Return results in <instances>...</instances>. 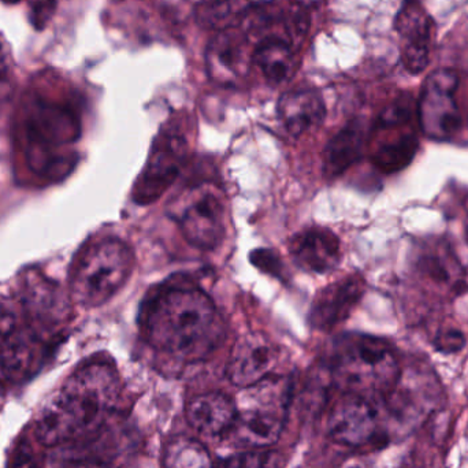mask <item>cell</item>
Masks as SVG:
<instances>
[{"label":"cell","instance_id":"cell-7","mask_svg":"<svg viewBox=\"0 0 468 468\" xmlns=\"http://www.w3.org/2000/svg\"><path fill=\"white\" fill-rule=\"evenodd\" d=\"M459 76L452 69H440L426 79L418 103V118L426 136L447 140L461 128L456 103Z\"/></svg>","mask_w":468,"mask_h":468},{"label":"cell","instance_id":"cell-17","mask_svg":"<svg viewBox=\"0 0 468 468\" xmlns=\"http://www.w3.org/2000/svg\"><path fill=\"white\" fill-rule=\"evenodd\" d=\"M277 110L281 122L294 137L315 131L326 117L324 99L314 90H294L283 93Z\"/></svg>","mask_w":468,"mask_h":468},{"label":"cell","instance_id":"cell-23","mask_svg":"<svg viewBox=\"0 0 468 468\" xmlns=\"http://www.w3.org/2000/svg\"><path fill=\"white\" fill-rule=\"evenodd\" d=\"M164 468H214L205 445L189 437H178L169 442L162 459Z\"/></svg>","mask_w":468,"mask_h":468},{"label":"cell","instance_id":"cell-14","mask_svg":"<svg viewBox=\"0 0 468 468\" xmlns=\"http://www.w3.org/2000/svg\"><path fill=\"white\" fill-rule=\"evenodd\" d=\"M289 253L300 269L324 274L332 271L340 263V239L329 229L311 228L292 237Z\"/></svg>","mask_w":468,"mask_h":468},{"label":"cell","instance_id":"cell-22","mask_svg":"<svg viewBox=\"0 0 468 468\" xmlns=\"http://www.w3.org/2000/svg\"><path fill=\"white\" fill-rule=\"evenodd\" d=\"M248 8V0H210L200 5L197 19L208 29L225 32L239 21H245Z\"/></svg>","mask_w":468,"mask_h":468},{"label":"cell","instance_id":"cell-13","mask_svg":"<svg viewBox=\"0 0 468 468\" xmlns=\"http://www.w3.org/2000/svg\"><path fill=\"white\" fill-rule=\"evenodd\" d=\"M366 282L360 275H349L319 292L310 310L311 326L330 332L351 315L362 300Z\"/></svg>","mask_w":468,"mask_h":468},{"label":"cell","instance_id":"cell-18","mask_svg":"<svg viewBox=\"0 0 468 468\" xmlns=\"http://www.w3.org/2000/svg\"><path fill=\"white\" fill-rule=\"evenodd\" d=\"M208 73L221 84H234L247 74L248 60L239 38L229 30L219 32L206 52Z\"/></svg>","mask_w":468,"mask_h":468},{"label":"cell","instance_id":"cell-19","mask_svg":"<svg viewBox=\"0 0 468 468\" xmlns=\"http://www.w3.org/2000/svg\"><path fill=\"white\" fill-rule=\"evenodd\" d=\"M253 60L271 84H282L293 77L296 55L289 41L280 36H266L256 47Z\"/></svg>","mask_w":468,"mask_h":468},{"label":"cell","instance_id":"cell-25","mask_svg":"<svg viewBox=\"0 0 468 468\" xmlns=\"http://www.w3.org/2000/svg\"><path fill=\"white\" fill-rule=\"evenodd\" d=\"M282 456L275 451L250 450L236 453L224 462L221 468H281Z\"/></svg>","mask_w":468,"mask_h":468},{"label":"cell","instance_id":"cell-10","mask_svg":"<svg viewBox=\"0 0 468 468\" xmlns=\"http://www.w3.org/2000/svg\"><path fill=\"white\" fill-rule=\"evenodd\" d=\"M401 38V58L407 71L420 74L428 68L434 22L418 0H407L395 22Z\"/></svg>","mask_w":468,"mask_h":468},{"label":"cell","instance_id":"cell-28","mask_svg":"<svg viewBox=\"0 0 468 468\" xmlns=\"http://www.w3.org/2000/svg\"><path fill=\"white\" fill-rule=\"evenodd\" d=\"M11 68V52L7 41L0 36V76L7 73Z\"/></svg>","mask_w":468,"mask_h":468},{"label":"cell","instance_id":"cell-21","mask_svg":"<svg viewBox=\"0 0 468 468\" xmlns=\"http://www.w3.org/2000/svg\"><path fill=\"white\" fill-rule=\"evenodd\" d=\"M417 150V136L412 132H407L382 142L374 151L373 162L382 172H398L412 161Z\"/></svg>","mask_w":468,"mask_h":468},{"label":"cell","instance_id":"cell-24","mask_svg":"<svg viewBox=\"0 0 468 468\" xmlns=\"http://www.w3.org/2000/svg\"><path fill=\"white\" fill-rule=\"evenodd\" d=\"M420 270L431 280L440 283H453V289L458 291L462 286V277L459 274L461 264L450 250H439L423 256L420 264Z\"/></svg>","mask_w":468,"mask_h":468},{"label":"cell","instance_id":"cell-3","mask_svg":"<svg viewBox=\"0 0 468 468\" xmlns=\"http://www.w3.org/2000/svg\"><path fill=\"white\" fill-rule=\"evenodd\" d=\"M330 373L338 389L373 400L393 392L400 365L387 341L366 335L338 338L330 355Z\"/></svg>","mask_w":468,"mask_h":468},{"label":"cell","instance_id":"cell-26","mask_svg":"<svg viewBox=\"0 0 468 468\" xmlns=\"http://www.w3.org/2000/svg\"><path fill=\"white\" fill-rule=\"evenodd\" d=\"M464 344H466V338H464L463 333L456 329L442 330L437 335L436 341H434L437 351L442 352V354H455L463 348Z\"/></svg>","mask_w":468,"mask_h":468},{"label":"cell","instance_id":"cell-8","mask_svg":"<svg viewBox=\"0 0 468 468\" xmlns=\"http://www.w3.org/2000/svg\"><path fill=\"white\" fill-rule=\"evenodd\" d=\"M44 346L36 333L16 327V319L0 315V379L24 381L40 368Z\"/></svg>","mask_w":468,"mask_h":468},{"label":"cell","instance_id":"cell-12","mask_svg":"<svg viewBox=\"0 0 468 468\" xmlns=\"http://www.w3.org/2000/svg\"><path fill=\"white\" fill-rule=\"evenodd\" d=\"M186 150L188 147L183 136L167 133L159 137L137 184V202L153 203L166 191L167 186H172L186 161Z\"/></svg>","mask_w":468,"mask_h":468},{"label":"cell","instance_id":"cell-9","mask_svg":"<svg viewBox=\"0 0 468 468\" xmlns=\"http://www.w3.org/2000/svg\"><path fill=\"white\" fill-rule=\"evenodd\" d=\"M333 441L346 447L370 444L379 433V414L371 399L344 393L333 407L327 420Z\"/></svg>","mask_w":468,"mask_h":468},{"label":"cell","instance_id":"cell-11","mask_svg":"<svg viewBox=\"0 0 468 468\" xmlns=\"http://www.w3.org/2000/svg\"><path fill=\"white\" fill-rule=\"evenodd\" d=\"M278 362V346L261 333H250L242 335L234 346L228 365V377L233 385L244 389L269 378Z\"/></svg>","mask_w":468,"mask_h":468},{"label":"cell","instance_id":"cell-30","mask_svg":"<svg viewBox=\"0 0 468 468\" xmlns=\"http://www.w3.org/2000/svg\"><path fill=\"white\" fill-rule=\"evenodd\" d=\"M3 398H5V390H3L2 384H0V404L3 403Z\"/></svg>","mask_w":468,"mask_h":468},{"label":"cell","instance_id":"cell-2","mask_svg":"<svg viewBox=\"0 0 468 468\" xmlns=\"http://www.w3.org/2000/svg\"><path fill=\"white\" fill-rule=\"evenodd\" d=\"M117 370L106 362L77 368L41 411L36 436L46 447H58L98 433L120 399Z\"/></svg>","mask_w":468,"mask_h":468},{"label":"cell","instance_id":"cell-20","mask_svg":"<svg viewBox=\"0 0 468 468\" xmlns=\"http://www.w3.org/2000/svg\"><path fill=\"white\" fill-rule=\"evenodd\" d=\"M365 129L360 122L349 123L335 134L324 154V167L327 177H337L359 161L365 148Z\"/></svg>","mask_w":468,"mask_h":468},{"label":"cell","instance_id":"cell-15","mask_svg":"<svg viewBox=\"0 0 468 468\" xmlns=\"http://www.w3.org/2000/svg\"><path fill=\"white\" fill-rule=\"evenodd\" d=\"M27 136L33 147H58L76 139V118L65 107L36 101L27 117Z\"/></svg>","mask_w":468,"mask_h":468},{"label":"cell","instance_id":"cell-16","mask_svg":"<svg viewBox=\"0 0 468 468\" xmlns=\"http://www.w3.org/2000/svg\"><path fill=\"white\" fill-rule=\"evenodd\" d=\"M234 418L236 401L224 393L213 392L197 396L186 406V420L200 436H228Z\"/></svg>","mask_w":468,"mask_h":468},{"label":"cell","instance_id":"cell-4","mask_svg":"<svg viewBox=\"0 0 468 468\" xmlns=\"http://www.w3.org/2000/svg\"><path fill=\"white\" fill-rule=\"evenodd\" d=\"M292 382L266 378L244 388L236 401V418L228 436L250 450L274 445L282 434L292 401Z\"/></svg>","mask_w":468,"mask_h":468},{"label":"cell","instance_id":"cell-5","mask_svg":"<svg viewBox=\"0 0 468 468\" xmlns=\"http://www.w3.org/2000/svg\"><path fill=\"white\" fill-rule=\"evenodd\" d=\"M133 269L131 248L117 239L90 245L77 261L71 278V294L84 307L109 302L128 281Z\"/></svg>","mask_w":468,"mask_h":468},{"label":"cell","instance_id":"cell-6","mask_svg":"<svg viewBox=\"0 0 468 468\" xmlns=\"http://www.w3.org/2000/svg\"><path fill=\"white\" fill-rule=\"evenodd\" d=\"M172 216L180 225L186 241L200 250H214L224 239L225 205L210 184L189 189L173 203Z\"/></svg>","mask_w":468,"mask_h":468},{"label":"cell","instance_id":"cell-27","mask_svg":"<svg viewBox=\"0 0 468 468\" xmlns=\"http://www.w3.org/2000/svg\"><path fill=\"white\" fill-rule=\"evenodd\" d=\"M10 468H37L32 448L27 441H22L16 448Z\"/></svg>","mask_w":468,"mask_h":468},{"label":"cell","instance_id":"cell-1","mask_svg":"<svg viewBox=\"0 0 468 468\" xmlns=\"http://www.w3.org/2000/svg\"><path fill=\"white\" fill-rule=\"evenodd\" d=\"M143 332L156 352L183 363L202 362L224 338V324L205 292L162 289L142 315Z\"/></svg>","mask_w":468,"mask_h":468},{"label":"cell","instance_id":"cell-29","mask_svg":"<svg viewBox=\"0 0 468 468\" xmlns=\"http://www.w3.org/2000/svg\"><path fill=\"white\" fill-rule=\"evenodd\" d=\"M464 210H466V233L468 239V199L466 200V205H464Z\"/></svg>","mask_w":468,"mask_h":468}]
</instances>
